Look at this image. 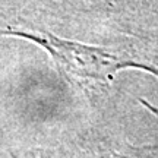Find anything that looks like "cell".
Wrapping results in <instances>:
<instances>
[{
    "label": "cell",
    "instance_id": "1",
    "mask_svg": "<svg viewBox=\"0 0 158 158\" xmlns=\"http://www.w3.org/2000/svg\"><path fill=\"white\" fill-rule=\"evenodd\" d=\"M0 34L16 35L21 38L31 40L50 53L59 70L73 84L84 86L85 89L98 91L110 85L114 75L129 68H138L148 70L158 76V69L148 64H142L135 60L124 59L113 51L81 44L76 41L59 38L50 32H37L27 29H3Z\"/></svg>",
    "mask_w": 158,
    "mask_h": 158
}]
</instances>
